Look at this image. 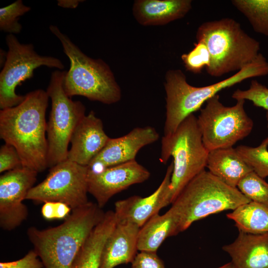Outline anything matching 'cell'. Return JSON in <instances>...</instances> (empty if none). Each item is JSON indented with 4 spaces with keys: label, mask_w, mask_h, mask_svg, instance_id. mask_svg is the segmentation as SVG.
<instances>
[{
    "label": "cell",
    "mask_w": 268,
    "mask_h": 268,
    "mask_svg": "<svg viewBox=\"0 0 268 268\" xmlns=\"http://www.w3.org/2000/svg\"><path fill=\"white\" fill-rule=\"evenodd\" d=\"M49 98L46 91L36 89L17 105L0 111V138L15 147L23 167L38 173L48 167L45 115Z\"/></svg>",
    "instance_id": "6da1fadb"
},
{
    "label": "cell",
    "mask_w": 268,
    "mask_h": 268,
    "mask_svg": "<svg viewBox=\"0 0 268 268\" xmlns=\"http://www.w3.org/2000/svg\"><path fill=\"white\" fill-rule=\"evenodd\" d=\"M105 213L96 203L88 201L73 209L64 222L40 229L29 227L27 235L45 268H71L83 244Z\"/></svg>",
    "instance_id": "7a4b0ae2"
},
{
    "label": "cell",
    "mask_w": 268,
    "mask_h": 268,
    "mask_svg": "<svg viewBox=\"0 0 268 268\" xmlns=\"http://www.w3.org/2000/svg\"><path fill=\"white\" fill-rule=\"evenodd\" d=\"M268 74V62L261 53L253 62L232 76L205 86L190 85L180 69L168 70L164 83L166 111L164 135L174 132L185 118L200 109L204 102L221 90L246 79Z\"/></svg>",
    "instance_id": "3957f363"
},
{
    "label": "cell",
    "mask_w": 268,
    "mask_h": 268,
    "mask_svg": "<svg viewBox=\"0 0 268 268\" xmlns=\"http://www.w3.org/2000/svg\"><path fill=\"white\" fill-rule=\"evenodd\" d=\"M196 39L202 41L208 50L210 62L205 69L213 77L239 71L260 53V43L231 18L202 23L197 29Z\"/></svg>",
    "instance_id": "277c9868"
},
{
    "label": "cell",
    "mask_w": 268,
    "mask_h": 268,
    "mask_svg": "<svg viewBox=\"0 0 268 268\" xmlns=\"http://www.w3.org/2000/svg\"><path fill=\"white\" fill-rule=\"evenodd\" d=\"M49 29L69 60L70 67L64 79L66 94L70 98L82 96L106 104L119 101L121 90L109 65L102 59L88 57L57 26L51 25Z\"/></svg>",
    "instance_id": "5b68a950"
},
{
    "label": "cell",
    "mask_w": 268,
    "mask_h": 268,
    "mask_svg": "<svg viewBox=\"0 0 268 268\" xmlns=\"http://www.w3.org/2000/svg\"><path fill=\"white\" fill-rule=\"evenodd\" d=\"M251 201L237 188L230 187L203 170L183 188L172 203L179 217L180 232L208 215L234 210Z\"/></svg>",
    "instance_id": "8992f818"
},
{
    "label": "cell",
    "mask_w": 268,
    "mask_h": 268,
    "mask_svg": "<svg viewBox=\"0 0 268 268\" xmlns=\"http://www.w3.org/2000/svg\"><path fill=\"white\" fill-rule=\"evenodd\" d=\"M161 145L160 162L165 164L170 157L173 159L169 187L172 204L188 183L205 170L209 151L203 144L194 114L185 118L172 134L163 135Z\"/></svg>",
    "instance_id": "52a82bcc"
},
{
    "label": "cell",
    "mask_w": 268,
    "mask_h": 268,
    "mask_svg": "<svg viewBox=\"0 0 268 268\" xmlns=\"http://www.w3.org/2000/svg\"><path fill=\"white\" fill-rule=\"evenodd\" d=\"M66 71L56 70L51 75L46 92L52 108L47 123L48 167L52 168L67 159L68 146L72 134L85 116V107L80 101H73L65 93Z\"/></svg>",
    "instance_id": "ba28073f"
},
{
    "label": "cell",
    "mask_w": 268,
    "mask_h": 268,
    "mask_svg": "<svg viewBox=\"0 0 268 268\" xmlns=\"http://www.w3.org/2000/svg\"><path fill=\"white\" fill-rule=\"evenodd\" d=\"M245 100L226 106L216 94L206 102L197 118L202 142L209 151L232 147L251 132L254 123L245 109Z\"/></svg>",
    "instance_id": "9c48e42d"
},
{
    "label": "cell",
    "mask_w": 268,
    "mask_h": 268,
    "mask_svg": "<svg viewBox=\"0 0 268 268\" xmlns=\"http://www.w3.org/2000/svg\"><path fill=\"white\" fill-rule=\"evenodd\" d=\"M5 41L8 49L0 73V110L15 106L23 100L24 96L17 94L16 87L31 78L36 68L65 67L60 59L39 55L32 44L21 43L14 34H7Z\"/></svg>",
    "instance_id": "30bf717a"
},
{
    "label": "cell",
    "mask_w": 268,
    "mask_h": 268,
    "mask_svg": "<svg viewBox=\"0 0 268 268\" xmlns=\"http://www.w3.org/2000/svg\"><path fill=\"white\" fill-rule=\"evenodd\" d=\"M88 166L67 159L50 168L46 178L34 186L26 200L37 203L67 204L72 209L88 202Z\"/></svg>",
    "instance_id": "8fae6325"
},
{
    "label": "cell",
    "mask_w": 268,
    "mask_h": 268,
    "mask_svg": "<svg viewBox=\"0 0 268 268\" xmlns=\"http://www.w3.org/2000/svg\"><path fill=\"white\" fill-rule=\"evenodd\" d=\"M38 172L22 166L5 172L0 177V227L11 231L24 221L28 215L23 201L34 186Z\"/></svg>",
    "instance_id": "7c38bea8"
},
{
    "label": "cell",
    "mask_w": 268,
    "mask_h": 268,
    "mask_svg": "<svg viewBox=\"0 0 268 268\" xmlns=\"http://www.w3.org/2000/svg\"><path fill=\"white\" fill-rule=\"evenodd\" d=\"M150 175L149 171L135 160L107 168L99 172L89 170L88 193L102 208L113 196L132 185L144 182Z\"/></svg>",
    "instance_id": "4fadbf2b"
},
{
    "label": "cell",
    "mask_w": 268,
    "mask_h": 268,
    "mask_svg": "<svg viewBox=\"0 0 268 268\" xmlns=\"http://www.w3.org/2000/svg\"><path fill=\"white\" fill-rule=\"evenodd\" d=\"M159 138L156 130L150 126L137 127L127 134L110 138L100 152L88 165L93 172L135 160L143 147L156 141Z\"/></svg>",
    "instance_id": "5bb4252c"
},
{
    "label": "cell",
    "mask_w": 268,
    "mask_h": 268,
    "mask_svg": "<svg viewBox=\"0 0 268 268\" xmlns=\"http://www.w3.org/2000/svg\"><path fill=\"white\" fill-rule=\"evenodd\" d=\"M173 168L172 162L161 184L150 195L144 198L133 196L117 201L114 212L117 221L131 222L141 228L161 209L171 204L169 187Z\"/></svg>",
    "instance_id": "9a60e30c"
},
{
    "label": "cell",
    "mask_w": 268,
    "mask_h": 268,
    "mask_svg": "<svg viewBox=\"0 0 268 268\" xmlns=\"http://www.w3.org/2000/svg\"><path fill=\"white\" fill-rule=\"evenodd\" d=\"M109 138L104 131L102 120L91 111L75 127L70 140L71 147L67 159L88 166Z\"/></svg>",
    "instance_id": "2e32d148"
},
{
    "label": "cell",
    "mask_w": 268,
    "mask_h": 268,
    "mask_svg": "<svg viewBox=\"0 0 268 268\" xmlns=\"http://www.w3.org/2000/svg\"><path fill=\"white\" fill-rule=\"evenodd\" d=\"M140 228L131 222L117 221L104 245L100 268H114L132 263L138 250Z\"/></svg>",
    "instance_id": "e0dca14e"
},
{
    "label": "cell",
    "mask_w": 268,
    "mask_h": 268,
    "mask_svg": "<svg viewBox=\"0 0 268 268\" xmlns=\"http://www.w3.org/2000/svg\"><path fill=\"white\" fill-rule=\"evenodd\" d=\"M222 249L230 256L235 268H268V233L239 231L235 241Z\"/></svg>",
    "instance_id": "ac0fdd59"
},
{
    "label": "cell",
    "mask_w": 268,
    "mask_h": 268,
    "mask_svg": "<svg viewBox=\"0 0 268 268\" xmlns=\"http://www.w3.org/2000/svg\"><path fill=\"white\" fill-rule=\"evenodd\" d=\"M191 0H136L134 18L143 26L163 25L182 18L192 8Z\"/></svg>",
    "instance_id": "d6986e66"
},
{
    "label": "cell",
    "mask_w": 268,
    "mask_h": 268,
    "mask_svg": "<svg viewBox=\"0 0 268 268\" xmlns=\"http://www.w3.org/2000/svg\"><path fill=\"white\" fill-rule=\"evenodd\" d=\"M179 222L178 214L172 206L162 215L155 214L140 228L137 250L156 253L166 238L180 233Z\"/></svg>",
    "instance_id": "ffe728a7"
},
{
    "label": "cell",
    "mask_w": 268,
    "mask_h": 268,
    "mask_svg": "<svg viewBox=\"0 0 268 268\" xmlns=\"http://www.w3.org/2000/svg\"><path fill=\"white\" fill-rule=\"evenodd\" d=\"M206 167L212 174L234 188L253 171L233 147L209 151Z\"/></svg>",
    "instance_id": "44dd1931"
},
{
    "label": "cell",
    "mask_w": 268,
    "mask_h": 268,
    "mask_svg": "<svg viewBox=\"0 0 268 268\" xmlns=\"http://www.w3.org/2000/svg\"><path fill=\"white\" fill-rule=\"evenodd\" d=\"M239 231L253 234L268 233V206L254 202L240 205L226 215Z\"/></svg>",
    "instance_id": "7402d4cb"
},
{
    "label": "cell",
    "mask_w": 268,
    "mask_h": 268,
    "mask_svg": "<svg viewBox=\"0 0 268 268\" xmlns=\"http://www.w3.org/2000/svg\"><path fill=\"white\" fill-rule=\"evenodd\" d=\"M112 231V228L105 223L97 224L83 244L71 268H100L103 248Z\"/></svg>",
    "instance_id": "603a6c76"
},
{
    "label": "cell",
    "mask_w": 268,
    "mask_h": 268,
    "mask_svg": "<svg viewBox=\"0 0 268 268\" xmlns=\"http://www.w3.org/2000/svg\"><path fill=\"white\" fill-rule=\"evenodd\" d=\"M231 2L255 32L268 36V0H233Z\"/></svg>",
    "instance_id": "cb8c5ba5"
},
{
    "label": "cell",
    "mask_w": 268,
    "mask_h": 268,
    "mask_svg": "<svg viewBox=\"0 0 268 268\" xmlns=\"http://www.w3.org/2000/svg\"><path fill=\"white\" fill-rule=\"evenodd\" d=\"M268 136L257 147L241 145L235 148L244 161L259 176L268 177Z\"/></svg>",
    "instance_id": "d4e9b609"
},
{
    "label": "cell",
    "mask_w": 268,
    "mask_h": 268,
    "mask_svg": "<svg viewBox=\"0 0 268 268\" xmlns=\"http://www.w3.org/2000/svg\"><path fill=\"white\" fill-rule=\"evenodd\" d=\"M237 188L251 201L268 206V183L253 171L240 181Z\"/></svg>",
    "instance_id": "484cf974"
},
{
    "label": "cell",
    "mask_w": 268,
    "mask_h": 268,
    "mask_svg": "<svg viewBox=\"0 0 268 268\" xmlns=\"http://www.w3.org/2000/svg\"><path fill=\"white\" fill-rule=\"evenodd\" d=\"M31 8L17 0L0 9V30L11 34L19 33L22 28L19 23L20 16L29 11Z\"/></svg>",
    "instance_id": "4316f807"
},
{
    "label": "cell",
    "mask_w": 268,
    "mask_h": 268,
    "mask_svg": "<svg viewBox=\"0 0 268 268\" xmlns=\"http://www.w3.org/2000/svg\"><path fill=\"white\" fill-rule=\"evenodd\" d=\"M181 59L186 69L196 74L201 73L204 68L208 67L210 62L208 50L201 41H197L191 51L181 56Z\"/></svg>",
    "instance_id": "83f0119b"
},
{
    "label": "cell",
    "mask_w": 268,
    "mask_h": 268,
    "mask_svg": "<svg viewBox=\"0 0 268 268\" xmlns=\"http://www.w3.org/2000/svg\"><path fill=\"white\" fill-rule=\"evenodd\" d=\"M232 98L237 101L249 100L255 106L268 112V88L256 80H252L249 88L246 90L237 89L232 94Z\"/></svg>",
    "instance_id": "f1b7e54d"
},
{
    "label": "cell",
    "mask_w": 268,
    "mask_h": 268,
    "mask_svg": "<svg viewBox=\"0 0 268 268\" xmlns=\"http://www.w3.org/2000/svg\"><path fill=\"white\" fill-rule=\"evenodd\" d=\"M23 166L17 151L12 145L5 143L0 148V172Z\"/></svg>",
    "instance_id": "f546056e"
},
{
    "label": "cell",
    "mask_w": 268,
    "mask_h": 268,
    "mask_svg": "<svg viewBox=\"0 0 268 268\" xmlns=\"http://www.w3.org/2000/svg\"><path fill=\"white\" fill-rule=\"evenodd\" d=\"M41 211L46 220H65L70 214L72 209L63 202L49 201L44 203Z\"/></svg>",
    "instance_id": "4dcf8cb0"
},
{
    "label": "cell",
    "mask_w": 268,
    "mask_h": 268,
    "mask_svg": "<svg viewBox=\"0 0 268 268\" xmlns=\"http://www.w3.org/2000/svg\"><path fill=\"white\" fill-rule=\"evenodd\" d=\"M0 268H45L43 263L33 249L22 258L10 262H1Z\"/></svg>",
    "instance_id": "1f68e13d"
},
{
    "label": "cell",
    "mask_w": 268,
    "mask_h": 268,
    "mask_svg": "<svg viewBox=\"0 0 268 268\" xmlns=\"http://www.w3.org/2000/svg\"><path fill=\"white\" fill-rule=\"evenodd\" d=\"M132 268H165L156 253L141 251L132 263Z\"/></svg>",
    "instance_id": "d6a6232c"
},
{
    "label": "cell",
    "mask_w": 268,
    "mask_h": 268,
    "mask_svg": "<svg viewBox=\"0 0 268 268\" xmlns=\"http://www.w3.org/2000/svg\"><path fill=\"white\" fill-rule=\"evenodd\" d=\"M83 0H58V5L64 8H75Z\"/></svg>",
    "instance_id": "836d02e7"
},
{
    "label": "cell",
    "mask_w": 268,
    "mask_h": 268,
    "mask_svg": "<svg viewBox=\"0 0 268 268\" xmlns=\"http://www.w3.org/2000/svg\"><path fill=\"white\" fill-rule=\"evenodd\" d=\"M218 268H235L233 263L230 262L224 265L221 266Z\"/></svg>",
    "instance_id": "e575fe53"
},
{
    "label": "cell",
    "mask_w": 268,
    "mask_h": 268,
    "mask_svg": "<svg viewBox=\"0 0 268 268\" xmlns=\"http://www.w3.org/2000/svg\"><path fill=\"white\" fill-rule=\"evenodd\" d=\"M266 119H267V122H268L267 128L268 129V112H267V113H266Z\"/></svg>",
    "instance_id": "d590c367"
}]
</instances>
